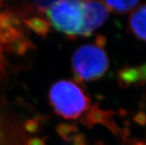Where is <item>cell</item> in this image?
<instances>
[{"label": "cell", "instance_id": "obj_4", "mask_svg": "<svg viewBox=\"0 0 146 145\" xmlns=\"http://www.w3.org/2000/svg\"><path fill=\"white\" fill-rule=\"evenodd\" d=\"M84 30L82 36H91L93 31L102 25L108 14V8L104 2H83Z\"/></svg>", "mask_w": 146, "mask_h": 145}, {"label": "cell", "instance_id": "obj_2", "mask_svg": "<svg viewBox=\"0 0 146 145\" xmlns=\"http://www.w3.org/2000/svg\"><path fill=\"white\" fill-rule=\"evenodd\" d=\"M47 17L55 29L68 36H82L83 2H53L47 9Z\"/></svg>", "mask_w": 146, "mask_h": 145}, {"label": "cell", "instance_id": "obj_1", "mask_svg": "<svg viewBox=\"0 0 146 145\" xmlns=\"http://www.w3.org/2000/svg\"><path fill=\"white\" fill-rule=\"evenodd\" d=\"M49 99L56 113L67 119H76L88 107L89 99L80 87L67 80L56 82Z\"/></svg>", "mask_w": 146, "mask_h": 145}, {"label": "cell", "instance_id": "obj_5", "mask_svg": "<svg viewBox=\"0 0 146 145\" xmlns=\"http://www.w3.org/2000/svg\"><path fill=\"white\" fill-rule=\"evenodd\" d=\"M130 28L138 39L146 41V5L137 8L132 13Z\"/></svg>", "mask_w": 146, "mask_h": 145}, {"label": "cell", "instance_id": "obj_3", "mask_svg": "<svg viewBox=\"0 0 146 145\" xmlns=\"http://www.w3.org/2000/svg\"><path fill=\"white\" fill-rule=\"evenodd\" d=\"M108 64L106 52L100 45L85 44L78 48L72 57L73 70L81 81H93L102 77Z\"/></svg>", "mask_w": 146, "mask_h": 145}, {"label": "cell", "instance_id": "obj_7", "mask_svg": "<svg viewBox=\"0 0 146 145\" xmlns=\"http://www.w3.org/2000/svg\"><path fill=\"white\" fill-rule=\"evenodd\" d=\"M137 82L143 79L146 80V64L139 68H135Z\"/></svg>", "mask_w": 146, "mask_h": 145}, {"label": "cell", "instance_id": "obj_6", "mask_svg": "<svg viewBox=\"0 0 146 145\" xmlns=\"http://www.w3.org/2000/svg\"><path fill=\"white\" fill-rule=\"evenodd\" d=\"M108 10L117 13H125L131 11L139 3L137 1H107L104 2Z\"/></svg>", "mask_w": 146, "mask_h": 145}]
</instances>
